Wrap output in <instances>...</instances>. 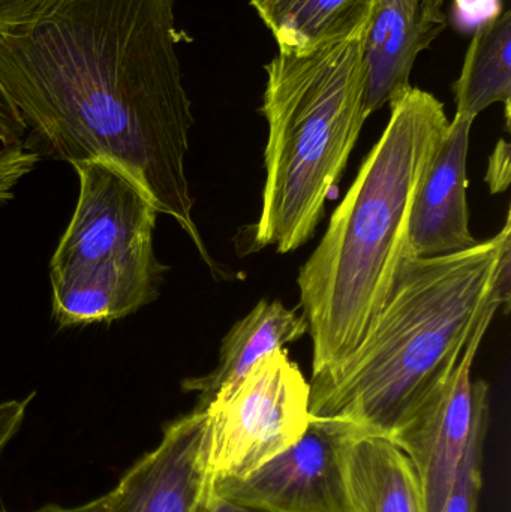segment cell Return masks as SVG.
Instances as JSON below:
<instances>
[{
  "label": "cell",
  "mask_w": 511,
  "mask_h": 512,
  "mask_svg": "<svg viewBox=\"0 0 511 512\" xmlns=\"http://www.w3.org/2000/svg\"><path fill=\"white\" fill-rule=\"evenodd\" d=\"M179 41L174 0H60L0 33V83L26 125L27 150L72 167L113 162L216 270L192 218L194 116Z\"/></svg>",
  "instance_id": "obj_1"
},
{
  "label": "cell",
  "mask_w": 511,
  "mask_h": 512,
  "mask_svg": "<svg viewBox=\"0 0 511 512\" xmlns=\"http://www.w3.org/2000/svg\"><path fill=\"white\" fill-rule=\"evenodd\" d=\"M511 222L456 254L402 264L362 345L312 375V417L342 418L390 439L446 381L498 309L510 304Z\"/></svg>",
  "instance_id": "obj_2"
},
{
  "label": "cell",
  "mask_w": 511,
  "mask_h": 512,
  "mask_svg": "<svg viewBox=\"0 0 511 512\" xmlns=\"http://www.w3.org/2000/svg\"><path fill=\"white\" fill-rule=\"evenodd\" d=\"M389 105L383 135L297 276L312 375L338 366L362 345L413 256L411 206L450 120L440 99L413 86Z\"/></svg>",
  "instance_id": "obj_3"
},
{
  "label": "cell",
  "mask_w": 511,
  "mask_h": 512,
  "mask_svg": "<svg viewBox=\"0 0 511 512\" xmlns=\"http://www.w3.org/2000/svg\"><path fill=\"white\" fill-rule=\"evenodd\" d=\"M266 72V182L252 245L288 254L314 237L369 117L363 38L279 51Z\"/></svg>",
  "instance_id": "obj_4"
},
{
  "label": "cell",
  "mask_w": 511,
  "mask_h": 512,
  "mask_svg": "<svg viewBox=\"0 0 511 512\" xmlns=\"http://www.w3.org/2000/svg\"><path fill=\"white\" fill-rule=\"evenodd\" d=\"M80 194L50 262L53 318L62 328L119 321L159 297L168 267L153 248L159 212L113 162L74 165Z\"/></svg>",
  "instance_id": "obj_5"
},
{
  "label": "cell",
  "mask_w": 511,
  "mask_h": 512,
  "mask_svg": "<svg viewBox=\"0 0 511 512\" xmlns=\"http://www.w3.org/2000/svg\"><path fill=\"white\" fill-rule=\"evenodd\" d=\"M311 385L278 349L260 358L236 384L197 403L206 414L210 484L237 480L293 447L311 423Z\"/></svg>",
  "instance_id": "obj_6"
},
{
  "label": "cell",
  "mask_w": 511,
  "mask_h": 512,
  "mask_svg": "<svg viewBox=\"0 0 511 512\" xmlns=\"http://www.w3.org/2000/svg\"><path fill=\"white\" fill-rule=\"evenodd\" d=\"M359 427L312 417L293 447L237 480L210 484L213 495L257 512H348L342 456Z\"/></svg>",
  "instance_id": "obj_7"
},
{
  "label": "cell",
  "mask_w": 511,
  "mask_h": 512,
  "mask_svg": "<svg viewBox=\"0 0 511 512\" xmlns=\"http://www.w3.org/2000/svg\"><path fill=\"white\" fill-rule=\"evenodd\" d=\"M477 336L446 381L390 438L413 463L426 512H441L477 420L489 412V385L471 369L482 345Z\"/></svg>",
  "instance_id": "obj_8"
},
{
  "label": "cell",
  "mask_w": 511,
  "mask_h": 512,
  "mask_svg": "<svg viewBox=\"0 0 511 512\" xmlns=\"http://www.w3.org/2000/svg\"><path fill=\"white\" fill-rule=\"evenodd\" d=\"M209 493L206 414L195 406L165 424L159 444L120 477L108 512H200Z\"/></svg>",
  "instance_id": "obj_9"
},
{
  "label": "cell",
  "mask_w": 511,
  "mask_h": 512,
  "mask_svg": "<svg viewBox=\"0 0 511 512\" xmlns=\"http://www.w3.org/2000/svg\"><path fill=\"white\" fill-rule=\"evenodd\" d=\"M474 120L456 116L429 164L411 206L408 240L416 258L467 251L477 245L470 231L467 162Z\"/></svg>",
  "instance_id": "obj_10"
},
{
  "label": "cell",
  "mask_w": 511,
  "mask_h": 512,
  "mask_svg": "<svg viewBox=\"0 0 511 512\" xmlns=\"http://www.w3.org/2000/svg\"><path fill=\"white\" fill-rule=\"evenodd\" d=\"M446 27L447 21L434 20L422 11L420 0H378L363 36L368 116L410 89L417 57Z\"/></svg>",
  "instance_id": "obj_11"
},
{
  "label": "cell",
  "mask_w": 511,
  "mask_h": 512,
  "mask_svg": "<svg viewBox=\"0 0 511 512\" xmlns=\"http://www.w3.org/2000/svg\"><path fill=\"white\" fill-rule=\"evenodd\" d=\"M342 466L348 512H426L419 475L390 439L357 433Z\"/></svg>",
  "instance_id": "obj_12"
},
{
  "label": "cell",
  "mask_w": 511,
  "mask_h": 512,
  "mask_svg": "<svg viewBox=\"0 0 511 512\" xmlns=\"http://www.w3.org/2000/svg\"><path fill=\"white\" fill-rule=\"evenodd\" d=\"M306 333L308 325L302 313L287 309L281 301L261 300L222 340L215 370L185 379L183 390L197 393V403L207 402L216 391L239 382L261 357L284 349Z\"/></svg>",
  "instance_id": "obj_13"
},
{
  "label": "cell",
  "mask_w": 511,
  "mask_h": 512,
  "mask_svg": "<svg viewBox=\"0 0 511 512\" xmlns=\"http://www.w3.org/2000/svg\"><path fill=\"white\" fill-rule=\"evenodd\" d=\"M378 0H251L279 51H308L363 38Z\"/></svg>",
  "instance_id": "obj_14"
},
{
  "label": "cell",
  "mask_w": 511,
  "mask_h": 512,
  "mask_svg": "<svg viewBox=\"0 0 511 512\" xmlns=\"http://www.w3.org/2000/svg\"><path fill=\"white\" fill-rule=\"evenodd\" d=\"M456 116L476 120L491 105L504 104L510 125L511 12L474 32L461 75L453 84Z\"/></svg>",
  "instance_id": "obj_15"
},
{
  "label": "cell",
  "mask_w": 511,
  "mask_h": 512,
  "mask_svg": "<svg viewBox=\"0 0 511 512\" xmlns=\"http://www.w3.org/2000/svg\"><path fill=\"white\" fill-rule=\"evenodd\" d=\"M488 427L489 412H485L474 426L455 483L441 512H477L483 484V445Z\"/></svg>",
  "instance_id": "obj_16"
},
{
  "label": "cell",
  "mask_w": 511,
  "mask_h": 512,
  "mask_svg": "<svg viewBox=\"0 0 511 512\" xmlns=\"http://www.w3.org/2000/svg\"><path fill=\"white\" fill-rule=\"evenodd\" d=\"M36 153L20 146L0 147V204L14 198V189L39 162Z\"/></svg>",
  "instance_id": "obj_17"
},
{
  "label": "cell",
  "mask_w": 511,
  "mask_h": 512,
  "mask_svg": "<svg viewBox=\"0 0 511 512\" xmlns=\"http://www.w3.org/2000/svg\"><path fill=\"white\" fill-rule=\"evenodd\" d=\"M503 0H455L450 23L461 33H474L503 14Z\"/></svg>",
  "instance_id": "obj_18"
},
{
  "label": "cell",
  "mask_w": 511,
  "mask_h": 512,
  "mask_svg": "<svg viewBox=\"0 0 511 512\" xmlns=\"http://www.w3.org/2000/svg\"><path fill=\"white\" fill-rule=\"evenodd\" d=\"M60 0H0V33L11 32L39 20Z\"/></svg>",
  "instance_id": "obj_19"
},
{
  "label": "cell",
  "mask_w": 511,
  "mask_h": 512,
  "mask_svg": "<svg viewBox=\"0 0 511 512\" xmlns=\"http://www.w3.org/2000/svg\"><path fill=\"white\" fill-rule=\"evenodd\" d=\"M26 125L20 111L9 98L5 87L0 83V144L2 146H20L26 138Z\"/></svg>",
  "instance_id": "obj_20"
},
{
  "label": "cell",
  "mask_w": 511,
  "mask_h": 512,
  "mask_svg": "<svg viewBox=\"0 0 511 512\" xmlns=\"http://www.w3.org/2000/svg\"><path fill=\"white\" fill-rule=\"evenodd\" d=\"M33 397H35V393L29 394L26 399L0 403V457L9 442L20 432L24 418H26L27 408H29Z\"/></svg>",
  "instance_id": "obj_21"
},
{
  "label": "cell",
  "mask_w": 511,
  "mask_h": 512,
  "mask_svg": "<svg viewBox=\"0 0 511 512\" xmlns=\"http://www.w3.org/2000/svg\"><path fill=\"white\" fill-rule=\"evenodd\" d=\"M486 182L491 186L494 194L504 192L510 183V146L506 140H500L489 164Z\"/></svg>",
  "instance_id": "obj_22"
},
{
  "label": "cell",
  "mask_w": 511,
  "mask_h": 512,
  "mask_svg": "<svg viewBox=\"0 0 511 512\" xmlns=\"http://www.w3.org/2000/svg\"><path fill=\"white\" fill-rule=\"evenodd\" d=\"M32 512H108V496H101V498L93 499V501L78 505V507L66 508L59 507V505H45V507Z\"/></svg>",
  "instance_id": "obj_23"
},
{
  "label": "cell",
  "mask_w": 511,
  "mask_h": 512,
  "mask_svg": "<svg viewBox=\"0 0 511 512\" xmlns=\"http://www.w3.org/2000/svg\"><path fill=\"white\" fill-rule=\"evenodd\" d=\"M200 512H257L249 510V508L242 507V505L234 504L228 499L221 498V496L213 495L212 492L207 496L206 502L201 507Z\"/></svg>",
  "instance_id": "obj_24"
},
{
  "label": "cell",
  "mask_w": 511,
  "mask_h": 512,
  "mask_svg": "<svg viewBox=\"0 0 511 512\" xmlns=\"http://www.w3.org/2000/svg\"><path fill=\"white\" fill-rule=\"evenodd\" d=\"M444 0H420L422 11L434 20L447 21L443 12Z\"/></svg>",
  "instance_id": "obj_25"
}]
</instances>
